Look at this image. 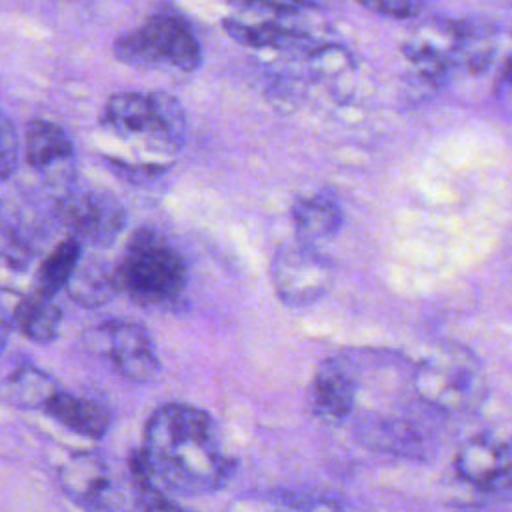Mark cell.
Returning a JSON list of instances; mask_svg holds the SVG:
<instances>
[{"label": "cell", "instance_id": "cell-4", "mask_svg": "<svg viewBox=\"0 0 512 512\" xmlns=\"http://www.w3.org/2000/svg\"><path fill=\"white\" fill-rule=\"evenodd\" d=\"M106 126L124 140L160 152H176L186 140V114L166 92H116L104 106Z\"/></svg>", "mask_w": 512, "mask_h": 512}, {"label": "cell", "instance_id": "cell-1", "mask_svg": "<svg viewBox=\"0 0 512 512\" xmlns=\"http://www.w3.org/2000/svg\"><path fill=\"white\" fill-rule=\"evenodd\" d=\"M140 454L152 482L166 494L216 492L234 472L214 420L192 404L170 402L156 408L144 426Z\"/></svg>", "mask_w": 512, "mask_h": 512}, {"label": "cell", "instance_id": "cell-17", "mask_svg": "<svg viewBox=\"0 0 512 512\" xmlns=\"http://www.w3.org/2000/svg\"><path fill=\"white\" fill-rule=\"evenodd\" d=\"M222 28L238 44H244V46L256 48V50L292 48L306 38L300 30L288 28L278 20L246 22V20H238V18H226L222 22Z\"/></svg>", "mask_w": 512, "mask_h": 512}, {"label": "cell", "instance_id": "cell-10", "mask_svg": "<svg viewBox=\"0 0 512 512\" xmlns=\"http://www.w3.org/2000/svg\"><path fill=\"white\" fill-rule=\"evenodd\" d=\"M464 38V24L430 20L410 34L404 54L428 82L438 84L460 62Z\"/></svg>", "mask_w": 512, "mask_h": 512}, {"label": "cell", "instance_id": "cell-25", "mask_svg": "<svg viewBox=\"0 0 512 512\" xmlns=\"http://www.w3.org/2000/svg\"><path fill=\"white\" fill-rule=\"evenodd\" d=\"M4 338H6V320H2V318H0V350H2Z\"/></svg>", "mask_w": 512, "mask_h": 512}, {"label": "cell", "instance_id": "cell-2", "mask_svg": "<svg viewBox=\"0 0 512 512\" xmlns=\"http://www.w3.org/2000/svg\"><path fill=\"white\" fill-rule=\"evenodd\" d=\"M112 272L116 290L140 306L176 304L188 282L182 254L154 228H140L132 234Z\"/></svg>", "mask_w": 512, "mask_h": 512}, {"label": "cell", "instance_id": "cell-19", "mask_svg": "<svg viewBox=\"0 0 512 512\" xmlns=\"http://www.w3.org/2000/svg\"><path fill=\"white\" fill-rule=\"evenodd\" d=\"M72 300L86 308L104 306L116 292L114 272L100 262H78L72 278L64 288Z\"/></svg>", "mask_w": 512, "mask_h": 512}, {"label": "cell", "instance_id": "cell-15", "mask_svg": "<svg viewBox=\"0 0 512 512\" xmlns=\"http://www.w3.org/2000/svg\"><path fill=\"white\" fill-rule=\"evenodd\" d=\"M290 216L298 238L306 244L334 236L344 220L340 204L324 192L296 198Z\"/></svg>", "mask_w": 512, "mask_h": 512}, {"label": "cell", "instance_id": "cell-20", "mask_svg": "<svg viewBox=\"0 0 512 512\" xmlns=\"http://www.w3.org/2000/svg\"><path fill=\"white\" fill-rule=\"evenodd\" d=\"M82 260V242L74 236L58 242L38 268V292L46 296H56L66 288L78 262Z\"/></svg>", "mask_w": 512, "mask_h": 512}, {"label": "cell", "instance_id": "cell-5", "mask_svg": "<svg viewBox=\"0 0 512 512\" xmlns=\"http://www.w3.org/2000/svg\"><path fill=\"white\" fill-rule=\"evenodd\" d=\"M120 62L134 68L170 66L192 72L202 62V50L192 30L174 16H152L136 30L122 34L114 42Z\"/></svg>", "mask_w": 512, "mask_h": 512}, {"label": "cell", "instance_id": "cell-21", "mask_svg": "<svg viewBox=\"0 0 512 512\" xmlns=\"http://www.w3.org/2000/svg\"><path fill=\"white\" fill-rule=\"evenodd\" d=\"M18 166V134L12 120L0 108V180L14 174Z\"/></svg>", "mask_w": 512, "mask_h": 512}, {"label": "cell", "instance_id": "cell-14", "mask_svg": "<svg viewBox=\"0 0 512 512\" xmlns=\"http://www.w3.org/2000/svg\"><path fill=\"white\" fill-rule=\"evenodd\" d=\"M44 410L66 428L88 438H102L112 424V412L102 402L68 392L56 390Z\"/></svg>", "mask_w": 512, "mask_h": 512}, {"label": "cell", "instance_id": "cell-8", "mask_svg": "<svg viewBox=\"0 0 512 512\" xmlns=\"http://www.w3.org/2000/svg\"><path fill=\"white\" fill-rule=\"evenodd\" d=\"M56 212L70 236L98 248L114 244L128 220L122 202L106 190L66 192Z\"/></svg>", "mask_w": 512, "mask_h": 512}, {"label": "cell", "instance_id": "cell-13", "mask_svg": "<svg viewBox=\"0 0 512 512\" xmlns=\"http://www.w3.org/2000/svg\"><path fill=\"white\" fill-rule=\"evenodd\" d=\"M26 160L46 176L64 174L74 160V146L68 134L54 122L32 120L26 128Z\"/></svg>", "mask_w": 512, "mask_h": 512}, {"label": "cell", "instance_id": "cell-16", "mask_svg": "<svg viewBox=\"0 0 512 512\" xmlns=\"http://www.w3.org/2000/svg\"><path fill=\"white\" fill-rule=\"evenodd\" d=\"M12 320L18 332L28 340L36 344H50L60 332L62 310L54 302V296H46L36 290L16 302Z\"/></svg>", "mask_w": 512, "mask_h": 512}, {"label": "cell", "instance_id": "cell-3", "mask_svg": "<svg viewBox=\"0 0 512 512\" xmlns=\"http://www.w3.org/2000/svg\"><path fill=\"white\" fill-rule=\"evenodd\" d=\"M416 396L450 416L476 412L488 396V380L480 360L462 346H444L424 356L412 374Z\"/></svg>", "mask_w": 512, "mask_h": 512}, {"label": "cell", "instance_id": "cell-23", "mask_svg": "<svg viewBox=\"0 0 512 512\" xmlns=\"http://www.w3.org/2000/svg\"><path fill=\"white\" fill-rule=\"evenodd\" d=\"M110 168H114L118 174H122L124 178L138 182V180H146V178H156L162 172H166L168 166L164 164H122L118 160H110Z\"/></svg>", "mask_w": 512, "mask_h": 512}, {"label": "cell", "instance_id": "cell-12", "mask_svg": "<svg viewBox=\"0 0 512 512\" xmlns=\"http://www.w3.org/2000/svg\"><path fill=\"white\" fill-rule=\"evenodd\" d=\"M58 484L66 498L78 506L108 508L114 504V476L94 454H78L70 458L58 472Z\"/></svg>", "mask_w": 512, "mask_h": 512}, {"label": "cell", "instance_id": "cell-9", "mask_svg": "<svg viewBox=\"0 0 512 512\" xmlns=\"http://www.w3.org/2000/svg\"><path fill=\"white\" fill-rule=\"evenodd\" d=\"M456 474L490 496L512 492V444L490 436L466 440L454 458Z\"/></svg>", "mask_w": 512, "mask_h": 512}, {"label": "cell", "instance_id": "cell-7", "mask_svg": "<svg viewBox=\"0 0 512 512\" xmlns=\"http://www.w3.org/2000/svg\"><path fill=\"white\" fill-rule=\"evenodd\" d=\"M334 266L300 240V244L282 246L272 260V284L278 298L288 306H306L320 300L332 286Z\"/></svg>", "mask_w": 512, "mask_h": 512}, {"label": "cell", "instance_id": "cell-18", "mask_svg": "<svg viewBox=\"0 0 512 512\" xmlns=\"http://www.w3.org/2000/svg\"><path fill=\"white\" fill-rule=\"evenodd\" d=\"M56 390L52 376L36 366H20L2 382L0 396L4 402L18 408H44Z\"/></svg>", "mask_w": 512, "mask_h": 512}, {"label": "cell", "instance_id": "cell-11", "mask_svg": "<svg viewBox=\"0 0 512 512\" xmlns=\"http://www.w3.org/2000/svg\"><path fill=\"white\" fill-rule=\"evenodd\" d=\"M358 384L336 358H328L316 370L312 380V412L326 426H340L352 414L356 404Z\"/></svg>", "mask_w": 512, "mask_h": 512}, {"label": "cell", "instance_id": "cell-6", "mask_svg": "<svg viewBox=\"0 0 512 512\" xmlns=\"http://www.w3.org/2000/svg\"><path fill=\"white\" fill-rule=\"evenodd\" d=\"M84 344L94 354L106 358L130 382L146 384L160 374L162 366L154 340L140 322L122 318L106 320L86 332Z\"/></svg>", "mask_w": 512, "mask_h": 512}, {"label": "cell", "instance_id": "cell-22", "mask_svg": "<svg viewBox=\"0 0 512 512\" xmlns=\"http://www.w3.org/2000/svg\"><path fill=\"white\" fill-rule=\"evenodd\" d=\"M370 12L388 16V18H412L422 12L428 0H356Z\"/></svg>", "mask_w": 512, "mask_h": 512}, {"label": "cell", "instance_id": "cell-24", "mask_svg": "<svg viewBox=\"0 0 512 512\" xmlns=\"http://www.w3.org/2000/svg\"><path fill=\"white\" fill-rule=\"evenodd\" d=\"M504 78L512 84V56H508V60L504 64Z\"/></svg>", "mask_w": 512, "mask_h": 512}]
</instances>
